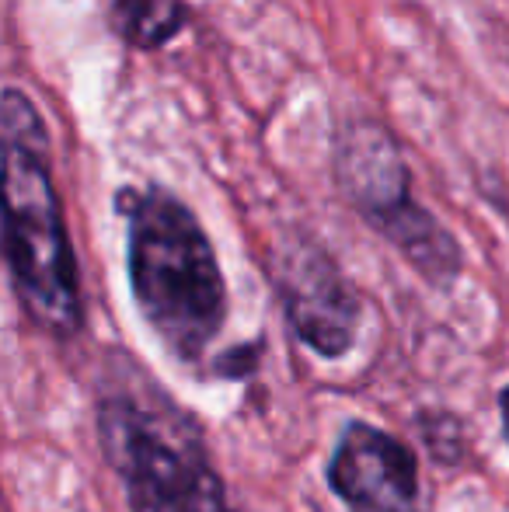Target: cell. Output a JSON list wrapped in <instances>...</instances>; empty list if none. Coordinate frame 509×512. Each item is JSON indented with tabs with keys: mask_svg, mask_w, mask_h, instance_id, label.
<instances>
[{
	"mask_svg": "<svg viewBox=\"0 0 509 512\" xmlns=\"http://www.w3.org/2000/svg\"><path fill=\"white\" fill-rule=\"evenodd\" d=\"M126 276L133 304L157 342L185 366H199L227 324V279L210 234L175 192L123 189Z\"/></svg>",
	"mask_w": 509,
	"mask_h": 512,
	"instance_id": "obj_1",
	"label": "cell"
},
{
	"mask_svg": "<svg viewBox=\"0 0 509 512\" xmlns=\"http://www.w3.org/2000/svg\"><path fill=\"white\" fill-rule=\"evenodd\" d=\"M4 133V262L14 297L39 331L74 338L84 328L81 279L63 206L49 175V133L18 88L0 98Z\"/></svg>",
	"mask_w": 509,
	"mask_h": 512,
	"instance_id": "obj_2",
	"label": "cell"
},
{
	"mask_svg": "<svg viewBox=\"0 0 509 512\" xmlns=\"http://www.w3.org/2000/svg\"><path fill=\"white\" fill-rule=\"evenodd\" d=\"M95 429L129 512H231L199 422L154 384L105 391Z\"/></svg>",
	"mask_w": 509,
	"mask_h": 512,
	"instance_id": "obj_3",
	"label": "cell"
},
{
	"mask_svg": "<svg viewBox=\"0 0 509 512\" xmlns=\"http://www.w3.org/2000/svg\"><path fill=\"white\" fill-rule=\"evenodd\" d=\"M272 283L290 331L321 359H339L360 335V293L332 255L311 234H293L279 244Z\"/></svg>",
	"mask_w": 509,
	"mask_h": 512,
	"instance_id": "obj_4",
	"label": "cell"
},
{
	"mask_svg": "<svg viewBox=\"0 0 509 512\" xmlns=\"http://www.w3.org/2000/svg\"><path fill=\"white\" fill-rule=\"evenodd\" d=\"M325 481L349 512H422L415 450L401 436L360 418L339 432Z\"/></svg>",
	"mask_w": 509,
	"mask_h": 512,
	"instance_id": "obj_5",
	"label": "cell"
},
{
	"mask_svg": "<svg viewBox=\"0 0 509 512\" xmlns=\"http://www.w3.org/2000/svg\"><path fill=\"white\" fill-rule=\"evenodd\" d=\"M332 171L346 203L374 230H381L391 216L415 203L412 171H408L398 140L384 122L370 115L339 126L332 147Z\"/></svg>",
	"mask_w": 509,
	"mask_h": 512,
	"instance_id": "obj_6",
	"label": "cell"
},
{
	"mask_svg": "<svg viewBox=\"0 0 509 512\" xmlns=\"http://www.w3.org/2000/svg\"><path fill=\"white\" fill-rule=\"evenodd\" d=\"M109 25L126 46L154 53L189 25V7L185 0H112Z\"/></svg>",
	"mask_w": 509,
	"mask_h": 512,
	"instance_id": "obj_7",
	"label": "cell"
},
{
	"mask_svg": "<svg viewBox=\"0 0 509 512\" xmlns=\"http://www.w3.org/2000/svg\"><path fill=\"white\" fill-rule=\"evenodd\" d=\"M415 425H419L422 443H426L433 460H440V464H457V460L464 457V425L454 411L426 408L415 415Z\"/></svg>",
	"mask_w": 509,
	"mask_h": 512,
	"instance_id": "obj_8",
	"label": "cell"
},
{
	"mask_svg": "<svg viewBox=\"0 0 509 512\" xmlns=\"http://www.w3.org/2000/svg\"><path fill=\"white\" fill-rule=\"evenodd\" d=\"M255 363H258V345H238V349H231L227 356L217 359V373H224V377H248Z\"/></svg>",
	"mask_w": 509,
	"mask_h": 512,
	"instance_id": "obj_9",
	"label": "cell"
},
{
	"mask_svg": "<svg viewBox=\"0 0 509 512\" xmlns=\"http://www.w3.org/2000/svg\"><path fill=\"white\" fill-rule=\"evenodd\" d=\"M499 422H503V439L509 446V384L499 391Z\"/></svg>",
	"mask_w": 509,
	"mask_h": 512,
	"instance_id": "obj_10",
	"label": "cell"
}]
</instances>
